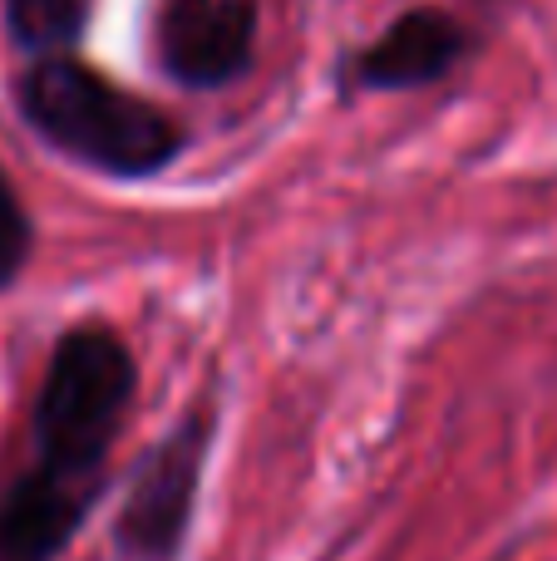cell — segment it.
Returning <instances> with one entry per match:
<instances>
[{"label": "cell", "mask_w": 557, "mask_h": 561, "mask_svg": "<svg viewBox=\"0 0 557 561\" xmlns=\"http://www.w3.org/2000/svg\"><path fill=\"white\" fill-rule=\"evenodd\" d=\"M138 394V359L128 340L104 320H79L55 340L30 409L35 458L59 478L104 488L109 454L118 444Z\"/></svg>", "instance_id": "2"}, {"label": "cell", "mask_w": 557, "mask_h": 561, "mask_svg": "<svg viewBox=\"0 0 557 561\" xmlns=\"http://www.w3.org/2000/svg\"><path fill=\"white\" fill-rule=\"evenodd\" d=\"M15 108L39 144L109 183H148L187 148L173 114L75 55L30 59L15 75Z\"/></svg>", "instance_id": "1"}, {"label": "cell", "mask_w": 557, "mask_h": 561, "mask_svg": "<svg viewBox=\"0 0 557 561\" xmlns=\"http://www.w3.org/2000/svg\"><path fill=\"white\" fill-rule=\"evenodd\" d=\"M30 256H35V222H30V207L20 203L10 173L0 168V290L15 286Z\"/></svg>", "instance_id": "8"}, {"label": "cell", "mask_w": 557, "mask_h": 561, "mask_svg": "<svg viewBox=\"0 0 557 561\" xmlns=\"http://www.w3.org/2000/svg\"><path fill=\"white\" fill-rule=\"evenodd\" d=\"M257 30V0H158L154 59L173 84L213 94L252 69Z\"/></svg>", "instance_id": "4"}, {"label": "cell", "mask_w": 557, "mask_h": 561, "mask_svg": "<svg viewBox=\"0 0 557 561\" xmlns=\"http://www.w3.org/2000/svg\"><path fill=\"white\" fill-rule=\"evenodd\" d=\"M99 493L104 488L30 463L0 488V561H59L89 523Z\"/></svg>", "instance_id": "6"}, {"label": "cell", "mask_w": 557, "mask_h": 561, "mask_svg": "<svg viewBox=\"0 0 557 561\" xmlns=\"http://www.w3.org/2000/svg\"><path fill=\"white\" fill-rule=\"evenodd\" d=\"M217 438V399L197 394L158 444L134 463L109 527V561H183L197 517V488Z\"/></svg>", "instance_id": "3"}, {"label": "cell", "mask_w": 557, "mask_h": 561, "mask_svg": "<svg viewBox=\"0 0 557 561\" xmlns=\"http://www.w3.org/2000/svg\"><path fill=\"white\" fill-rule=\"evenodd\" d=\"M474 35L454 10L444 5H410L371 39V45L341 55V94H414L469 59Z\"/></svg>", "instance_id": "5"}, {"label": "cell", "mask_w": 557, "mask_h": 561, "mask_svg": "<svg viewBox=\"0 0 557 561\" xmlns=\"http://www.w3.org/2000/svg\"><path fill=\"white\" fill-rule=\"evenodd\" d=\"M5 10V30L10 45L25 49L30 59L45 55H69L84 35L94 0H0Z\"/></svg>", "instance_id": "7"}]
</instances>
